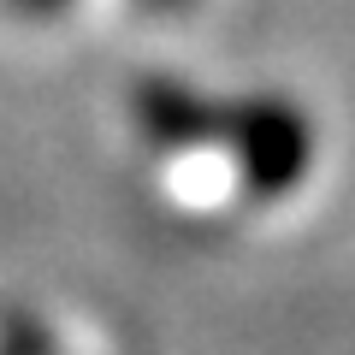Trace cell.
<instances>
[{"label": "cell", "instance_id": "obj_1", "mask_svg": "<svg viewBox=\"0 0 355 355\" xmlns=\"http://www.w3.org/2000/svg\"><path fill=\"white\" fill-rule=\"evenodd\" d=\"M237 130V166H243V202H284L302 190L314 166V130L291 101H249L231 113Z\"/></svg>", "mask_w": 355, "mask_h": 355}, {"label": "cell", "instance_id": "obj_2", "mask_svg": "<svg viewBox=\"0 0 355 355\" xmlns=\"http://www.w3.org/2000/svg\"><path fill=\"white\" fill-rule=\"evenodd\" d=\"M18 6H36V12H53V6H60V0H18Z\"/></svg>", "mask_w": 355, "mask_h": 355}]
</instances>
